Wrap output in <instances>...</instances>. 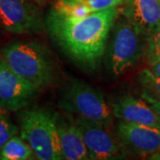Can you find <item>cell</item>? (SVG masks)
I'll list each match as a JSON object with an SVG mask.
<instances>
[{"mask_svg": "<svg viewBox=\"0 0 160 160\" xmlns=\"http://www.w3.org/2000/svg\"><path fill=\"white\" fill-rule=\"evenodd\" d=\"M126 0H57L56 3L62 5H82L92 11H101L111 7L122 6Z\"/></svg>", "mask_w": 160, "mask_h": 160, "instance_id": "obj_15", "label": "cell"}, {"mask_svg": "<svg viewBox=\"0 0 160 160\" xmlns=\"http://www.w3.org/2000/svg\"><path fill=\"white\" fill-rule=\"evenodd\" d=\"M150 71L157 77H160V61L149 65Z\"/></svg>", "mask_w": 160, "mask_h": 160, "instance_id": "obj_19", "label": "cell"}, {"mask_svg": "<svg viewBox=\"0 0 160 160\" xmlns=\"http://www.w3.org/2000/svg\"><path fill=\"white\" fill-rule=\"evenodd\" d=\"M34 1L35 2H37V3H38V5H40V6H41V5H42L44 2H45V0H34Z\"/></svg>", "mask_w": 160, "mask_h": 160, "instance_id": "obj_20", "label": "cell"}, {"mask_svg": "<svg viewBox=\"0 0 160 160\" xmlns=\"http://www.w3.org/2000/svg\"><path fill=\"white\" fill-rule=\"evenodd\" d=\"M118 13V7H111L92 12L85 17L73 18L52 8L45 25L52 40L68 57L86 69H94L105 54Z\"/></svg>", "mask_w": 160, "mask_h": 160, "instance_id": "obj_1", "label": "cell"}, {"mask_svg": "<svg viewBox=\"0 0 160 160\" xmlns=\"http://www.w3.org/2000/svg\"><path fill=\"white\" fill-rule=\"evenodd\" d=\"M146 38L126 17L116 18L110 40L105 51V68L112 76H119L133 66L144 54Z\"/></svg>", "mask_w": 160, "mask_h": 160, "instance_id": "obj_4", "label": "cell"}, {"mask_svg": "<svg viewBox=\"0 0 160 160\" xmlns=\"http://www.w3.org/2000/svg\"><path fill=\"white\" fill-rule=\"evenodd\" d=\"M57 113L44 107H26L17 115L21 137L30 146L36 158L62 160L58 139Z\"/></svg>", "mask_w": 160, "mask_h": 160, "instance_id": "obj_3", "label": "cell"}, {"mask_svg": "<svg viewBox=\"0 0 160 160\" xmlns=\"http://www.w3.org/2000/svg\"><path fill=\"white\" fill-rule=\"evenodd\" d=\"M0 22L12 34L39 33L46 28L40 5L34 0H0Z\"/></svg>", "mask_w": 160, "mask_h": 160, "instance_id": "obj_6", "label": "cell"}, {"mask_svg": "<svg viewBox=\"0 0 160 160\" xmlns=\"http://www.w3.org/2000/svg\"><path fill=\"white\" fill-rule=\"evenodd\" d=\"M112 114L120 121L135 123L160 129V119L143 99L126 94L109 101Z\"/></svg>", "mask_w": 160, "mask_h": 160, "instance_id": "obj_11", "label": "cell"}, {"mask_svg": "<svg viewBox=\"0 0 160 160\" xmlns=\"http://www.w3.org/2000/svg\"><path fill=\"white\" fill-rule=\"evenodd\" d=\"M56 125L59 144L63 159H90L82 133L74 121L65 119L57 113Z\"/></svg>", "mask_w": 160, "mask_h": 160, "instance_id": "obj_12", "label": "cell"}, {"mask_svg": "<svg viewBox=\"0 0 160 160\" xmlns=\"http://www.w3.org/2000/svg\"><path fill=\"white\" fill-rule=\"evenodd\" d=\"M121 13L147 38L160 29V0H126Z\"/></svg>", "mask_w": 160, "mask_h": 160, "instance_id": "obj_10", "label": "cell"}, {"mask_svg": "<svg viewBox=\"0 0 160 160\" xmlns=\"http://www.w3.org/2000/svg\"><path fill=\"white\" fill-rule=\"evenodd\" d=\"M144 55L149 65L160 61V29L146 38Z\"/></svg>", "mask_w": 160, "mask_h": 160, "instance_id": "obj_16", "label": "cell"}, {"mask_svg": "<svg viewBox=\"0 0 160 160\" xmlns=\"http://www.w3.org/2000/svg\"><path fill=\"white\" fill-rule=\"evenodd\" d=\"M35 158L30 146L18 134L12 136L0 149L1 160H29Z\"/></svg>", "mask_w": 160, "mask_h": 160, "instance_id": "obj_13", "label": "cell"}, {"mask_svg": "<svg viewBox=\"0 0 160 160\" xmlns=\"http://www.w3.org/2000/svg\"><path fill=\"white\" fill-rule=\"evenodd\" d=\"M1 26H2V24H1V22H0V28H1Z\"/></svg>", "mask_w": 160, "mask_h": 160, "instance_id": "obj_21", "label": "cell"}, {"mask_svg": "<svg viewBox=\"0 0 160 160\" xmlns=\"http://www.w3.org/2000/svg\"><path fill=\"white\" fill-rule=\"evenodd\" d=\"M19 132V127L12 122L6 111L0 110V149L12 136L17 135Z\"/></svg>", "mask_w": 160, "mask_h": 160, "instance_id": "obj_17", "label": "cell"}, {"mask_svg": "<svg viewBox=\"0 0 160 160\" xmlns=\"http://www.w3.org/2000/svg\"><path fill=\"white\" fill-rule=\"evenodd\" d=\"M59 108L69 114L81 116L107 127L113 123V114L102 92L79 80H70L63 87Z\"/></svg>", "mask_w": 160, "mask_h": 160, "instance_id": "obj_5", "label": "cell"}, {"mask_svg": "<svg viewBox=\"0 0 160 160\" xmlns=\"http://www.w3.org/2000/svg\"><path fill=\"white\" fill-rule=\"evenodd\" d=\"M45 1H46V0H45Z\"/></svg>", "mask_w": 160, "mask_h": 160, "instance_id": "obj_22", "label": "cell"}, {"mask_svg": "<svg viewBox=\"0 0 160 160\" xmlns=\"http://www.w3.org/2000/svg\"><path fill=\"white\" fill-rule=\"evenodd\" d=\"M138 82L142 92L160 99V77L155 76L149 69H144L138 76Z\"/></svg>", "mask_w": 160, "mask_h": 160, "instance_id": "obj_14", "label": "cell"}, {"mask_svg": "<svg viewBox=\"0 0 160 160\" xmlns=\"http://www.w3.org/2000/svg\"><path fill=\"white\" fill-rule=\"evenodd\" d=\"M72 120L82 133L90 159H117L125 156V150L109 127L81 116H76Z\"/></svg>", "mask_w": 160, "mask_h": 160, "instance_id": "obj_8", "label": "cell"}, {"mask_svg": "<svg viewBox=\"0 0 160 160\" xmlns=\"http://www.w3.org/2000/svg\"><path fill=\"white\" fill-rule=\"evenodd\" d=\"M0 53L17 74L39 90L54 84L56 65L44 45L36 41H17L3 46Z\"/></svg>", "mask_w": 160, "mask_h": 160, "instance_id": "obj_2", "label": "cell"}, {"mask_svg": "<svg viewBox=\"0 0 160 160\" xmlns=\"http://www.w3.org/2000/svg\"><path fill=\"white\" fill-rule=\"evenodd\" d=\"M39 91L12 69L0 53V110L17 112L28 107Z\"/></svg>", "mask_w": 160, "mask_h": 160, "instance_id": "obj_7", "label": "cell"}, {"mask_svg": "<svg viewBox=\"0 0 160 160\" xmlns=\"http://www.w3.org/2000/svg\"><path fill=\"white\" fill-rule=\"evenodd\" d=\"M116 134L125 152L140 157L160 152L159 128L119 121Z\"/></svg>", "mask_w": 160, "mask_h": 160, "instance_id": "obj_9", "label": "cell"}, {"mask_svg": "<svg viewBox=\"0 0 160 160\" xmlns=\"http://www.w3.org/2000/svg\"><path fill=\"white\" fill-rule=\"evenodd\" d=\"M142 99H143L144 101H146L147 102L149 103V105L150 106V108L153 109L155 111V113L157 114V116L158 117V118L160 119V99L154 97L152 95H150L149 93L142 92V95H141Z\"/></svg>", "mask_w": 160, "mask_h": 160, "instance_id": "obj_18", "label": "cell"}]
</instances>
